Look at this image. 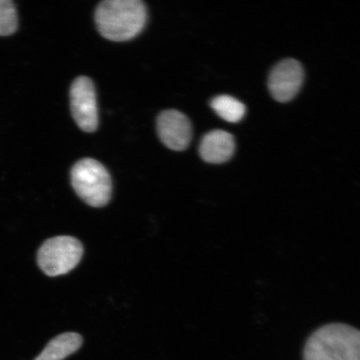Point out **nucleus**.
Here are the masks:
<instances>
[{
    "label": "nucleus",
    "mask_w": 360,
    "mask_h": 360,
    "mask_svg": "<svg viewBox=\"0 0 360 360\" xmlns=\"http://www.w3.org/2000/svg\"><path fill=\"white\" fill-rule=\"evenodd\" d=\"M147 16L146 4L141 0H105L96 8V22L103 38L124 42L142 32Z\"/></svg>",
    "instance_id": "obj_1"
},
{
    "label": "nucleus",
    "mask_w": 360,
    "mask_h": 360,
    "mask_svg": "<svg viewBox=\"0 0 360 360\" xmlns=\"http://www.w3.org/2000/svg\"><path fill=\"white\" fill-rule=\"evenodd\" d=\"M304 360H360V330L341 323L314 331L305 345Z\"/></svg>",
    "instance_id": "obj_2"
},
{
    "label": "nucleus",
    "mask_w": 360,
    "mask_h": 360,
    "mask_svg": "<svg viewBox=\"0 0 360 360\" xmlns=\"http://www.w3.org/2000/svg\"><path fill=\"white\" fill-rule=\"evenodd\" d=\"M236 142L233 135L224 130H213L206 134L200 146V155L210 164H223L231 159Z\"/></svg>",
    "instance_id": "obj_8"
},
{
    "label": "nucleus",
    "mask_w": 360,
    "mask_h": 360,
    "mask_svg": "<svg viewBox=\"0 0 360 360\" xmlns=\"http://www.w3.org/2000/svg\"><path fill=\"white\" fill-rule=\"evenodd\" d=\"M18 28V15L15 4L11 0H0V36L11 35Z\"/></svg>",
    "instance_id": "obj_11"
},
{
    "label": "nucleus",
    "mask_w": 360,
    "mask_h": 360,
    "mask_svg": "<svg viewBox=\"0 0 360 360\" xmlns=\"http://www.w3.org/2000/svg\"><path fill=\"white\" fill-rule=\"evenodd\" d=\"M157 131L162 143L174 151L186 150L191 142V121L178 110H169L160 112L157 119Z\"/></svg>",
    "instance_id": "obj_7"
},
{
    "label": "nucleus",
    "mask_w": 360,
    "mask_h": 360,
    "mask_svg": "<svg viewBox=\"0 0 360 360\" xmlns=\"http://www.w3.org/2000/svg\"><path fill=\"white\" fill-rule=\"evenodd\" d=\"M70 177L75 191L88 205L100 208L110 202L112 180L100 162L90 158L80 160L72 168Z\"/></svg>",
    "instance_id": "obj_3"
},
{
    "label": "nucleus",
    "mask_w": 360,
    "mask_h": 360,
    "mask_svg": "<svg viewBox=\"0 0 360 360\" xmlns=\"http://www.w3.org/2000/svg\"><path fill=\"white\" fill-rule=\"evenodd\" d=\"M83 338L77 333L69 332L58 335L46 345L34 360H63L79 350Z\"/></svg>",
    "instance_id": "obj_9"
},
{
    "label": "nucleus",
    "mask_w": 360,
    "mask_h": 360,
    "mask_svg": "<svg viewBox=\"0 0 360 360\" xmlns=\"http://www.w3.org/2000/svg\"><path fill=\"white\" fill-rule=\"evenodd\" d=\"M304 79L303 66L294 58L283 60L273 68L269 77V89L278 102L286 103L300 92Z\"/></svg>",
    "instance_id": "obj_6"
},
{
    "label": "nucleus",
    "mask_w": 360,
    "mask_h": 360,
    "mask_svg": "<svg viewBox=\"0 0 360 360\" xmlns=\"http://www.w3.org/2000/svg\"><path fill=\"white\" fill-rule=\"evenodd\" d=\"M210 106L220 118L231 123L240 122L246 112L244 103L229 96H219L214 98L210 102Z\"/></svg>",
    "instance_id": "obj_10"
},
{
    "label": "nucleus",
    "mask_w": 360,
    "mask_h": 360,
    "mask_svg": "<svg viewBox=\"0 0 360 360\" xmlns=\"http://www.w3.org/2000/svg\"><path fill=\"white\" fill-rule=\"evenodd\" d=\"M84 248L77 238L57 236L49 238L39 248L38 264L49 277L63 276L74 269L79 263Z\"/></svg>",
    "instance_id": "obj_4"
},
{
    "label": "nucleus",
    "mask_w": 360,
    "mask_h": 360,
    "mask_svg": "<svg viewBox=\"0 0 360 360\" xmlns=\"http://www.w3.org/2000/svg\"><path fill=\"white\" fill-rule=\"evenodd\" d=\"M70 108L72 116L84 132L93 133L98 125L96 88L92 80L80 76L71 85Z\"/></svg>",
    "instance_id": "obj_5"
}]
</instances>
